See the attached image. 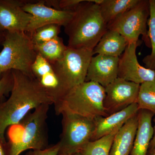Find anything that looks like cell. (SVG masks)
I'll list each match as a JSON object with an SVG mask.
<instances>
[{
  "label": "cell",
  "mask_w": 155,
  "mask_h": 155,
  "mask_svg": "<svg viewBox=\"0 0 155 155\" xmlns=\"http://www.w3.org/2000/svg\"><path fill=\"white\" fill-rule=\"evenodd\" d=\"M14 84L9 98L0 104V139L6 143L7 128L19 124L26 115L43 104L54 101L33 77L12 70Z\"/></svg>",
  "instance_id": "obj_1"
},
{
  "label": "cell",
  "mask_w": 155,
  "mask_h": 155,
  "mask_svg": "<svg viewBox=\"0 0 155 155\" xmlns=\"http://www.w3.org/2000/svg\"><path fill=\"white\" fill-rule=\"evenodd\" d=\"M103 0H84L73 11L72 18L64 26L68 36L67 46L93 51L108 30L100 11Z\"/></svg>",
  "instance_id": "obj_2"
},
{
  "label": "cell",
  "mask_w": 155,
  "mask_h": 155,
  "mask_svg": "<svg viewBox=\"0 0 155 155\" xmlns=\"http://www.w3.org/2000/svg\"><path fill=\"white\" fill-rule=\"evenodd\" d=\"M50 106H40L28 113L19 124L8 128V155H19L27 150H42L48 147L47 120Z\"/></svg>",
  "instance_id": "obj_3"
},
{
  "label": "cell",
  "mask_w": 155,
  "mask_h": 155,
  "mask_svg": "<svg viewBox=\"0 0 155 155\" xmlns=\"http://www.w3.org/2000/svg\"><path fill=\"white\" fill-rule=\"evenodd\" d=\"M105 87L93 81H84L67 92L54 106L56 115L63 112L77 114L89 119L109 116L104 106Z\"/></svg>",
  "instance_id": "obj_4"
},
{
  "label": "cell",
  "mask_w": 155,
  "mask_h": 155,
  "mask_svg": "<svg viewBox=\"0 0 155 155\" xmlns=\"http://www.w3.org/2000/svg\"><path fill=\"white\" fill-rule=\"evenodd\" d=\"M0 52V80L6 72L17 70L33 77L31 67L37 54L25 32H5Z\"/></svg>",
  "instance_id": "obj_5"
},
{
  "label": "cell",
  "mask_w": 155,
  "mask_h": 155,
  "mask_svg": "<svg viewBox=\"0 0 155 155\" xmlns=\"http://www.w3.org/2000/svg\"><path fill=\"white\" fill-rule=\"evenodd\" d=\"M93 55L91 50L67 46L63 58L51 64L65 95L74 87L85 81Z\"/></svg>",
  "instance_id": "obj_6"
},
{
  "label": "cell",
  "mask_w": 155,
  "mask_h": 155,
  "mask_svg": "<svg viewBox=\"0 0 155 155\" xmlns=\"http://www.w3.org/2000/svg\"><path fill=\"white\" fill-rule=\"evenodd\" d=\"M61 115L63 117L62 131L58 143V154L80 153L84 147L91 141L95 128L94 119L68 112H63Z\"/></svg>",
  "instance_id": "obj_7"
},
{
  "label": "cell",
  "mask_w": 155,
  "mask_h": 155,
  "mask_svg": "<svg viewBox=\"0 0 155 155\" xmlns=\"http://www.w3.org/2000/svg\"><path fill=\"white\" fill-rule=\"evenodd\" d=\"M150 14L149 0H140L135 6L108 24V29L119 32L128 44L138 42L142 35L147 46L151 48L147 29Z\"/></svg>",
  "instance_id": "obj_8"
},
{
  "label": "cell",
  "mask_w": 155,
  "mask_h": 155,
  "mask_svg": "<svg viewBox=\"0 0 155 155\" xmlns=\"http://www.w3.org/2000/svg\"><path fill=\"white\" fill-rule=\"evenodd\" d=\"M140 84L117 77L105 87L104 106L108 115L137 103Z\"/></svg>",
  "instance_id": "obj_9"
},
{
  "label": "cell",
  "mask_w": 155,
  "mask_h": 155,
  "mask_svg": "<svg viewBox=\"0 0 155 155\" xmlns=\"http://www.w3.org/2000/svg\"><path fill=\"white\" fill-rule=\"evenodd\" d=\"M22 8L32 16L26 33L49 24L65 26L72 18L73 11H61L47 5L45 1H24Z\"/></svg>",
  "instance_id": "obj_10"
},
{
  "label": "cell",
  "mask_w": 155,
  "mask_h": 155,
  "mask_svg": "<svg viewBox=\"0 0 155 155\" xmlns=\"http://www.w3.org/2000/svg\"><path fill=\"white\" fill-rule=\"evenodd\" d=\"M140 42L128 44L119 57L118 77L141 84L155 81V71L143 67L139 63L136 49Z\"/></svg>",
  "instance_id": "obj_11"
},
{
  "label": "cell",
  "mask_w": 155,
  "mask_h": 155,
  "mask_svg": "<svg viewBox=\"0 0 155 155\" xmlns=\"http://www.w3.org/2000/svg\"><path fill=\"white\" fill-rule=\"evenodd\" d=\"M24 1L0 0V30L26 32L32 17L22 8Z\"/></svg>",
  "instance_id": "obj_12"
},
{
  "label": "cell",
  "mask_w": 155,
  "mask_h": 155,
  "mask_svg": "<svg viewBox=\"0 0 155 155\" xmlns=\"http://www.w3.org/2000/svg\"><path fill=\"white\" fill-rule=\"evenodd\" d=\"M119 58L97 54L93 56L85 81H93L105 87L118 77Z\"/></svg>",
  "instance_id": "obj_13"
},
{
  "label": "cell",
  "mask_w": 155,
  "mask_h": 155,
  "mask_svg": "<svg viewBox=\"0 0 155 155\" xmlns=\"http://www.w3.org/2000/svg\"><path fill=\"white\" fill-rule=\"evenodd\" d=\"M33 77L53 98L54 105L65 95L51 64L37 55L31 67Z\"/></svg>",
  "instance_id": "obj_14"
},
{
  "label": "cell",
  "mask_w": 155,
  "mask_h": 155,
  "mask_svg": "<svg viewBox=\"0 0 155 155\" xmlns=\"http://www.w3.org/2000/svg\"><path fill=\"white\" fill-rule=\"evenodd\" d=\"M139 110L137 103H134L124 110L106 117L96 118L94 119L95 128L91 141L119 130L125 122L138 114Z\"/></svg>",
  "instance_id": "obj_15"
},
{
  "label": "cell",
  "mask_w": 155,
  "mask_h": 155,
  "mask_svg": "<svg viewBox=\"0 0 155 155\" xmlns=\"http://www.w3.org/2000/svg\"><path fill=\"white\" fill-rule=\"evenodd\" d=\"M154 115L147 110H139L138 127L130 155H147L150 143L154 134V128L152 124Z\"/></svg>",
  "instance_id": "obj_16"
},
{
  "label": "cell",
  "mask_w": 155,
  "mask_h": 155,
  "mask_svg": "<svg viewBox=\"0 0 155 155\" xmlns=\"http://www.w3.org/2000/svg\"><path fill=\"white\" fill-rule=\"evenodd\" d=\"M137 114L127 121L114 137L110 155H129L133 147L137 127Z\"/></svg>",
  "instance_id": "obj_17"
},
{
  "label": "cell",
  "mask_w": 155,
  "mask_h": 155,
  "mask_svg": "<svg viewBox=\"0 0 155 155\" xmlns=\"http://www.w3.org/2000/svg\"><path fill=\"white\" fill-rule=\"evenodd\" d=\"M128 45L126 39L119 32L108 29L94 49L93 53L94 55L119 58Z\"/></svg>",
  "instance_id": "obj_18"
},
{
  "label": "cell",
  "mask_w": 155,
  "mask_h": 155,
  "mask_svg": "<svg viewBox=\"0 0 155 155\" xmlns=\"http://www.w3.org/2000/svg\"><path fill=\"white\" fill-rule=\"evenodd\" d=\"M140 0H103L99 5L102 17L107 25L120 15L130 10Z\"/></svg>",
  "instance_id": "obj_19"
},
{
  "label": "cell",
  "mask_w": 155,
  "mask_h": 155,
  "mask_svg": "<svg viewBox=\"0 0 155 155\" xmlns=\"http://www.w3.org/2000/svg\"><path fill=\"white\" fill-rule=\"evenodd\" d=\"M34 46L37 54L51 64L61 60L67 48L63 39L59 36L46 42L34 45Z\"/></svg>",
  "instance_id": "obj_20"
},
{
  "label": "cell",
  "mask_w": 155,
  "mask_h": 155,
  "mask_svg": "<svg viewBox=\"0 0 155 155\" xmlns=\"http://www.w3.org/2000/svg\"><path fill=\"white\" fill-rule=\"evenodd\" d=\"M118 130L89 142L81 150L80 153L82 155H110L114 137Z\"/></svg>",
  "instance_id": "obj_21"
},
{
  "label": "cell",
  "mask_w": 155,
  "mask_h": 155,
  "mask_svg": "<svg viewBox=\"0 0 155 155\" xmlns=\"http://www.w3.org/2000/svg\"><path fill=\"white\" fill-rule=\"evenodd\" d=\"M137 104L139 110H147L155 114V81L140 84Z\"/></svg>",
  "instance_id": "obj_22"
},
{
  "label": "cell",
  "mask_w": 155,
  "mask_h": 155,
  "mask_svg": "<svg viewBox=\"0 0 155 155\" xmlns=\"http://www.w3.org/2000/svg\"><path fill=\"white\" fill-rule=\"evenodd\" d=\"M150 14L148 21V34L150 42L151 52L145 57L143 62L146 68L155 71V2L154 0H149Z\"/></svg>",
  "instance_id": "obj_23"
},
{
  "label": "cell",
  "mask_w": 155,
  "mask_h": 155,
  "mask_svg": "<svg viewBox=\"0 0 155 155\" xmlns=\"http://www.w3.org/2000/svg\"><path fill=\"white\" fill-rule=\"evenodd\" d=\"M61 27V25L58 24H49L39 27L31 33L27 34L34 45L41 44L59 36Z\"/></svg>",
  "instance_id": "obj_24"
},
{
  "label": "cell",
  "mask_w": 155,
  "mask_h": 155,
  "mask_svg": "<svg viewBox=\"0 0 155 155\" xmlns=\"http://www.w3.org/2000/svg\"><path fill=\"white\" fill-rule=\"evenodd\" d=\"M14 84V78L11 71L6 72L0 80V104L11 94Z\"/></svg>",
  "instance_id": "obj_25"
},
{
  "label": "cell",
  "mask_w": 155,
  "mask_h": 155,
  "mask_svg": "<svg viewBox=\"0 0 155 155\" xmlns=\"http://www.w3.org/2000/svg\"><path fill=\"white\" fill-rule=\"evenodd\" d=\"M59 150V145L57 143L48 147L44 150L30 151L25 155H58Z\"/></svg>",
  "instance_id": "obj_26"
},
{
  "label": "cell",
  "mask_w": 155,
  "mask_h": 155,
  "mask_svg": "<svg viewBox=\"0 0 155 155\" xmlns=\"http://www.w3.org/2000/svg\"><path fill=\"white\" fill-rule=\"evenodd\" d=\"M7 142H3L0 139V155H8Z\"/></svg>",
  "instance_id": "obj_27"
},
{
  "label": "cell",
  "mask_w": 155,
  "mask_h": 155,
  "mask_svg": "<svg viewBox=\"0 0 155 155\" xmlns=\"http://www.w3.org/2000/svg\"><path fill=\"white\" fill-rule=\"evenodd\" d=\"M154 128V134L153 136L152 139L151 140L150 143L149 148L148 152L155 148V125Z\"/></svg>",
  "instance_id": "obj_28"
},
{
  "label": "cell",
  "mask_w": 155,
  "mask_h": 155,
  "mask_svg": "<svg viewBox=\"0 0 155 155\" xmlns=\"http://www.w3.org/2000/svg\"><path fill=\"white\" fill-rule=\"evenodd\" d=\"M5 38V32L0 30V45H2V43Z\"/></svg>",
  "instance_id": "obj_29"
},
{
  "label": "cell",
  "mask_w": 155,
  "mask_h": 155,
  "mask_svg": "<svg viewBox=\"0 0 155 155\" xmlns=\"http://www.w3.org/2000/svg\"><path fill=\"white\" fill-rule=\"evenodd\" d=\"M147 155H155V148L148 152Z\"/></svg>",
  "instance_id": "obj_30"
},
{
  "label": "cell",
  "mask_w": 155,
  "mask_h": 155,
  "mask_svg": "<svg viewBox=\"0 0 155 155\" xmlns=\"http://www.w3.org/2000/svg\"><path fill=\"white\" fill-rule=\"evenodd\" d=\"M58 155H82L80 153H75L70 154H58Z\"/></svg>",
  "instance_id": "obj_31"
},
{
  "label": "cell",
  "mask_w": 155,
  "mask_h": 155,
  "mask_svg": "<svg viewBox=\"0 0 155 155\" xmlns=\"http://www.w3.org/2000/svg\"><path fill=\"white\" fill-rule=\"evenodd\" d=\"M154 1H155V0H154Z\"/></svg>",
  "instance_id": "obj_32"
}]
</instances>
